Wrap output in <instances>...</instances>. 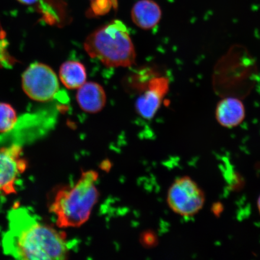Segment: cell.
Segmentation results:
<instances>
[{"label":"cell","instance_id":"6da1fadb","mask_svg":"<svg viewBox=\"0 0 260 260\" xmlns=\"http://www.w3.org/2000/svg\"><path fill=\"white\" fill-rule=\"evenodd\" d=\"M3 236L6 255L20 259H64L70 248L66 234L41 222L26 208L15 207Z\"/></svg>","mask_w":260,"mask_h":260},{"label":"cell","instance_id":"7a4b0ae2","mask_svg":"<svg viewBox=\"0 0 260 260\" xmlns=\"http://www.w3.org/2000/svg\"><path fill=\"white\" fill-rule=\"evenodd\" d=\"M98 179L96 171H83L76 184L58 189L50 207L58 227H79L89 220L99 199Z\"/></svg>","mask_w":260,"mask_h":260},{"label":"cell","instance_id":"3957f363","mask_svg":"<svg viewBox=\"0 0 260 260\" xmlns=\"http://www.w3.org/2000/svg\"><path fill=\"white\" fill-rule=\"evenodd\" d=\"M254 58L245 47L235 45L217 61L213 75L214 90L222 97L248 95L258 79Z\"/></svg>","mask_w":260,"mask_h":260},{"label":"cell","instance_id":"277c9868","mask_svg":"<svg viewBox=\"0 0 260 260\" xmlns=\"http://www.w3.org/2000/svg\"><path fill=\"white\" fill-rule=\"evenodd\" d=\"M87 54L106 67L126 68L134 64L136 53L128 28L118 19L96 29L87 37Z\"/></svg>","mask_w":260,"mask_h":260},{"label":"cell","instance_id":"5b68a950","mask_svg":"<svg viewBox=\"0 0 260 260\" xmlns=\"http://www.w3.org/2000/svg\"><path fill=\"white\" fill-rule=\"evenodd\" d=\"M167 201L175 213L189 217L195 215L203 209L206 197L196 182L186 176L177 179L171 185Z\"/></svg>","mask_w":260,"mask_h":260},{"label":"cell","instance_id":"8992f818","mask_svg":"<svg viewBox=\"0 0 260 260\" xmlns=\"http://www.w3.org/2000/svg\"><path fill=\"white\" fill-rule=\"evenodd\" d=\"M22 86L31 99L46 102L56 98L59 83L56 73L47 65L34 63L25 71L22 77Z\"/></svg>","mask_w":260,"mask_h":260},{"label":"cell","instance_id":"52a82bcc","mask_svg":"<svg viewBox=\"0 0 260 260\" xmlns=\"http://www.w3.org/2000/svg\"><path fill=\"white\" fill-rule=\"evenodd\" d=\"M27 166L21 146L13 144L0 147V194L16 193V182Z\"/></svg>","mask_w":260,"mask_h":260},{"label":"cell","instance_id":"ba28073f","mask_svg":"<svg viewBox=\"0 0 260 260\" xmlns=\"http://www.w3.org/2000/svg\"><path fill=\"white\" fill-rule=\"evenodd\" d=\"M170 80L168 78H152L146 86L145 92L136 102V110L143 118L150 120L154 118L169 92Z\"/></svg>","mask_w":260,"mask_h":260},{"label":"cell","instance_id":"9c48e42d","mask_svg":"<svg viewBox=\"0 0 260 260\" xmlns=\"http://www.w3.org/2000/svg\"><path fill=\"white\" fill-rule=\"evenodd\" d=\"M78 89L77 103L83 111L97 113L105 108L107 102L106 93L100 84L89 81Z\"/></svg>","mask_w":260,"mask_h":260},{"label":"cell","instance_id":"30bf717a","mask_svg":"<svg viewBox=\"0 0 260 260\" xmlns=\"http://www.w3.org/2000/svg\"><path fill=\"white\" fill-rule=\"evenodd\" d=\"M216 118L219 124L224 127H236L245 119V106L239 98L223 97L217 104Z\"/></svg>","mask_w":260,"mask_h":260},{"label":"cell","instance_id":"8fae6325","mask_svg":"<svg viewBox=\"0 0 260 260\" xmlns=\"http://www.w3.org/2000/svg\"><path fill=\"white\" fill-rule=\"evenodd\" d=\"M132 21L143 30H151L157 26L161 18V11L157 3L152 0H141L133 6Z\"/></svg>","mask_w":260,"mask_h":260},{"label":"cell","instance_id":"7c38bea8","mask_svg":"<svg viewBox=\"0 0 260 260\" xmlns=\"http://www.w3.org/2000/svg\"><path fill=\"white\" fill-rule=\"evenodd\" d=\"M59 76L64 86L70 89H79L86 82V68L77 61H68L62 64Z\"/></svg>","mask_w":260,"mask_h":260},{"label":"cell","instance_id":"4fadbf2b","mask_svg":"<svg viewBox=\"0 0 260 260\" xmlns=\"http://www.w3.org/2000/svg\"><path fill=\"white\" fill-rule=\"evenodd\" d=\"M17 121L15 109L9 104L0 103V133H8L12 131Z\"/></svg>","mask_w":260,"mask_h":260},{"label":"cell","instance_id":"5bb4252c","mask_svg":"<svg viewBox=\"0 0 260 260\" xmlns=\"http://www.w3.org/2000/svg\"><path fill=\"white\" fill-rule=\"evenodd\" d=\"M6 32L0 24V68L10 69L14 66L16 60L9 53Z\"/></svg>","mask_w":260,"mask_h":260},{"label":"cell","instance_id":"9a60e30c","mask_svg":"<svg viewBox=\"0 0 260 260\" xmlns=\"http://www.w3.org/2000/svg\"><path fill=\"white\" fill-rule=\"evenodd\" d=\"M118 0H92L90 15L102 16L108 14L112 8H118Z\"/></svg>","mask_w":260,"mask_h":260},{"label":"cell","instance_id":"2e32d148","mask_svg":"<svg viewBox=\"0 0 260 260\" xmlns=\"http://www.w3.org/2000/svg\"><path fill=\"white\" fill-rule=\"evenodd\" d=\"M18 1L22 5L31 6L37 4L39 0H18Z\"/></svg>","mask_w":260,"mask_h":260},{"label":"cell","instance_id":"e0dca14e","mask_svg":"<svg viewBox=\"0 0 260 260\" xmlns=\"http://www.w3.org/2000/svg\"><path fill=\"white\" fill-rule=\"evenodd\" d=\"M257 207H258L259 213L260 214V196L258 198V201H257Z\"/></svg>","mask_w":260,"mask_h":260}]
</instances>
